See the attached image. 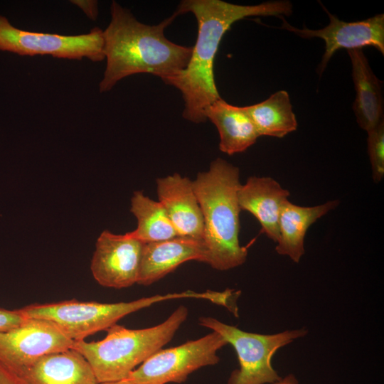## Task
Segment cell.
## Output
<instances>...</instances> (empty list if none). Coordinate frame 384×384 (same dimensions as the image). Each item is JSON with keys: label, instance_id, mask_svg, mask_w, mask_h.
<instances>
[{"label": "cell", "instance_id": "603a6c76", "mask_svg": "<svg viewBox=\"0 0 384 384\" xmlns=\"http://www.w3.org/2000/svg\"><path fill=\"white\" fill-rule=\"evenodd\" d=\"M0 384H28L25 379L0 362Z\"/></svg>", "mask_w": 384, "mask_h": 384}, {"label": "cell", "instance_id": "e0dca14e", "mask_svg": "<svg viewBox=\"0 0 384 384\" xmlns=\"http://www.w3.org/2000/svg\"><path fill=\"white\" fill-rule=\"evenodd\" d=\"M339 201L334 200L315 206H299L286 201L278 223L279 238L275 250L279 255L289 257L298 263L304 254V238L309 228L330 210Z\"/></svg>", "mask_w": 384, "mask_h": 384}, {"label": "cell", "instance_id": "5bb4252c", "mask_svg": "<svg viewBox=\"0 0 384 384\" xmlns=\"http://www.w3.org/2000/svg\"><path fill=\"white\" fill-rule=\"evenodd\" d=\"M289 195L287 189L271 177L251 176L240 185L238 201L240 209L253 215L259 221L262 232L277 242L280 213Z\"/></svg>", "mask_w": 384, "mask_h": 384}, {"label": "cell", "instance_id": "ffe728a7", "mask_svg": "<svg viewBox=\"0 0 384 384\" xmlns=\"http://www.w3.org/2000/svg\"><path fill=\"white\" fill-rule=\"evenodd\" d=\"M130 210L138 222L137 228L127 233L130 237L149 243L179 236L163 206L142 191L134 192Z\"/></svg>", "mask_w": 384, "mask_h": 384}, {"label": "cell", "instance_id": "30bf717a", "mask_svg": "<svg viewBox=\"0 0 384 384\" xmlns=\"http://www.w3.org/2000/svg\"><path fill=\"white\" fill-rule=\"evenodd\" d=\"M144 244L127 233L116 235L104 230L97 240L91 260L94 279L103 287L114 289L137 283Z\"/></svg>", "mask_w": 384, "mask_h": 384}, {"label": "cell", "instance_id": "277c9868", "mask_svg": "<svg viewBox=\"0 0 384 384\" xmlns=\"http://www.w3.org/2000/svg\"><path fill=\"white\" fill-rule=\"evenodd\" d=\"M188 314L187 307L180 305L154 326L131 329L116 324L103 339L75 341L73 348L87 361L99 383L123 380L170 342Z\"/></svg>", "mask_w": 384, "mask_h": 384}, {"label": "cell", "instance_id": "9c48e42d", "mask_svg": "<svg viewBox=\"0 0 384 384\" xmlns=\"http://www.w3.org/2000/svg\"><path fill=\"white\" fill-rule=\"evenodd\" d=\"M74 343L54 324L26 319L18 327L0 333V362L19 374L42 357L73 348Z\"/></svg>", "mask_w": 384, "mask_h": 384}, {"label": "cell", "instance_id": "ac0fdd59", "mask_svg": "<svg viewBox=\"0 0 384 384\" xmlns=\"http://www.w3.org/2000/svg\"><path fill=\"white\" fill-rule=\"evenodd\" d=\"M205 116L218 131L220 150L228 155L245 151L260 137L245 107L230 105L220 98L206 110Z\"/></svg>", "mask_w": 384, "mask_h": 384}, {"label": "cell", "instance_id": "5b68a950", "mask_svg": "<svg viewBox=\"0 0 384 384\" xmlns=\"http://www.w3.org/2000/svg\"><path fill=\"white\" fill-rule=\"evenodd\" d=\"M201 292L191 290L179 293L156 294L131 302L101 303L76 299L33 304L18 309L26 319L48 321L75 341L107 330L124 316L163 301L182 299H203Z\"/></svg>", "mask_w": 384, "mask_h": 384}, {"label": "cell", "instance_id": "44dd1931", "mask_svg": "<svg viewBox=\"0 0 384 384\" xmlns=\"http://www.w3.org/2000/svg\"><path fill=\"white\" fill-rule=\"evenodd\" d=\"M367 132L373 179L378 183L384 176V121Z\"/></svg>", "mask_w": 384, "mask_h": 384}, {"label": "cell", "instance_id": "8992f818", "mask_svg": "<svg viewBox=\"0 0 384 384\" xmlns=\"http://www.w3.org/2000/svg\"><path fill=\"white\" fill-rule=\"evenodd\" d=\"M199 324L220 334L234 348L239 368L233 370L228 384H272L282 377L273 368L275 353L308 334L306 328L289 329L273 334L242 331L213 317H201Z\"/></svg>", "mask_w": 384, "mask_h": 384}, {"label": "cell", "instance_id": "d6986e66", "mask_svg": "<svg viewBox=\"0 0 384 384\" xmlns=\"http://www.w3.org/2000/svg\"><path fill=\"white\" fill-rule=\"evenodd\" d=\"M245 109L260 136L282 138L297 130V121L285 90L277 91L261 102L245 106Z\"/></svg>", "mask_w": 384, "mask_h": 384}, {"label": "cell", "instance_id": "2e32d148", "mask_svg": "<svg viewBox=\"0 0 384 384\" xmlns=\"http://www.w3.org/2000/svg\"><path fill=\"white\" fill-rule=\"evenodd\" d=\"M356 90L353 110L360 127L368 132L383 120L382 83L362 49L348 50Z\"/></svg>", "mask_w": 384, "mask_h": 384}, {"label": "cell", "instance_id": "52a82bcc", "mask_svg": "<svg viewBox=\"0 0 384 384\" xmlns=\"http://www.w3.org/2000/svg\"><path fill=\"white\" fill-rule=\"evenodd\" d=\"M227 344L220 334L212 331L178 346L160 349L125 379L134 384L181 383L199 368L217 364V352Z\"/></svg>", "mask_w": 384, "mask_h": 384}, {"label": "cell", "instance_id": "cb8c5ba5", "mask_svg": "<svg viewBox=\"0 0 384 384\" xmlns=\"http://www.w3.org/2000/svg\"><path fill=\"white\" fill-rule=\"evenodd\" d=\"M78 6L92 21H95L98 15L97 1H71Z\"/></svg>", "mask_w": 384, "mask_h": 384}, {"label": "cell", "instance_id": "7c38bea8", "mask_svg": "<svg viewBox=\"0 0 384 384\" xmlns=\"http://www.w3.org/2000/svg\"><path fill=\"white\" fill-rule=\"evenodd\" d=\"M159 202L179 236L202 240L203 218L193 181L178 174L156 179Z\"/></svg>", "mask_w": 384, "mask_h": 384}, {"label": "cell", "instance_id": "d4e9b609", "mask_svg": "<svg viewBox=\"0 0 384 384\" xmlns=\"http://www.w3.org/2000/svg\"><path fill=\"white\" fill-rule=\"evenodd\" d=\"M272 384H300L297 377L292 374L289 373L284 377H282L279 380Z\"/></svg>", "mask_w": 384, "mask_h": 384}, {"label": "cell", "instance_id": "3957f363", "mask_svg": "<svg viewBox=\"0 0 384 384\" xmlns=\"http://www.w3.org/2000/svg\"><path fill=\"white\" fill-rule=\"evenodd\" d=\"M240 185L239 169L220 158L193 181L203 218L206 263L220 271L242 265L247 256L239 240Z\"/></svg>", "mask_w": 384, "mask_h": 384}, {"label": "cell", "instance_id": "ba28073f", "mask_svg": "<svg viewBox=\"0 0 384 384\" xmlns=\"http://www.w3.org/2000/svg\"><path fill=\"white\" fill-rule=\"evenodd\" d=\"M0 50L69 60L85 58L99 62L105 59L103 31L96 27L87 33L75 36L33 32L16 28L0 15Z\"/></svg>", "mask_w": 384, "mask_h": 384}, {"label": "cell", "instance_id": "8fae6325", "mask_svg": "<svg viewBox=\"0 0 384 384\" xmlns=\"http://www.w3.org/2000/svg\"><path fill=\"white\" fill-rule=\"evenodd\" d=\"M324 11L329 17V23L323 28L302 29L295 28L287 22L283 16L280 28L293 32L302 38H319L325 42V51L319 64V73L321 74L333 55L339 49H362L373 46L384 55V14L375 15L365 20L346 22Z\"/></svg>", "mask_w": 384, "mask_h": 384}, {"label": "cell", "instance_id": "4fadbf2b", "mask_svg": "<svg viewBox=\"0 0 384 384\" xmlns=\"http://www.w3.org/2000/svg\"><path fill=\"white\" fill-rule=\"evenodd\" d=\"M191 260L206 263V251L202 240L177 236L169 240L145 243L137 284L150 285L181 264Z\"/></svg>", "mask_w": 384, "mask_h": 384}, {"label": "cell", "instance_id": "9a60e30c", "mask_svg": "<svg viewBox=\"0 0 384 384\" xmlns=\"http://www.w3.org/2000/svg\"><path fill=\"white\" fill-rule=\"evenodd\" d=\"M19 375L28 384H99L90 363L73 348L43 356Z\"/></svg>", "mask_w": 384, "mask_h": 384}, {"label": "cell", "instance_id": "6da1fadb", "mask_svg": "<svg viewBox=\"0 0 384 384\" xmlns=\"http://www.w3.org/2000/svg\"><path fill=\"white\" fill-rule=\"evenodd\" d=\"M192 13L198 23L196 41L186 68L164 83L177 88L184 101L183 116L201 123L206 121V110L221 98L213 73V65L224 34L236 21L248 16H289V1H274L257 5H238L221 0H184L175 14Z\"/></svg>", "mask_w": 384, "mask_h": 384}, {"label": "cell", "instance_id": "484cf974", "mask_svg": "<svg viewBox=\"0 0 384 384\" xmlns=\"http://www.w3.org/2000/svg\"><path fill=\"white\" fill-rule=\"evenodd\" d=\"M99 384H134V383L129 381L127 379H123L117 381H113V382H107V383H102Z\"/></svg>", "mask_w": 384, "mask_h": 384}, {"label": "cell", "instance_id": "7a4b0ae2", "mask_svg": "<svg viewBox=\"0 0 384 384\" xmlns=\"http://www.w3.org/2000/svg\"><path fill=\"white\" fill-rule=\"evenodd\" d=\"M110 14V22L103 31L106 68L99 84L100 92L132 75L149 73L164 80L186 68L192 47L174 43L164 35L177 16L175 13L159 24L147 25L113 1Z\"/></svg>", "mask_w": 384, "mask_h": 384}, {"label": "cell", "instance_id": "7402d4cb", "mask_svg": "<svg viewBox=\"0 0 384 384\" xmlns=\"http://www.w3.org/2000/svg\"><path fill=\"white\" fill-rule=\"evenodd\" d=\"M26 319L19 309L9 310L0 308V333L18 327Z\"/></svg>", "mask_w": 384, "mask_h": 384}]
</instances>
